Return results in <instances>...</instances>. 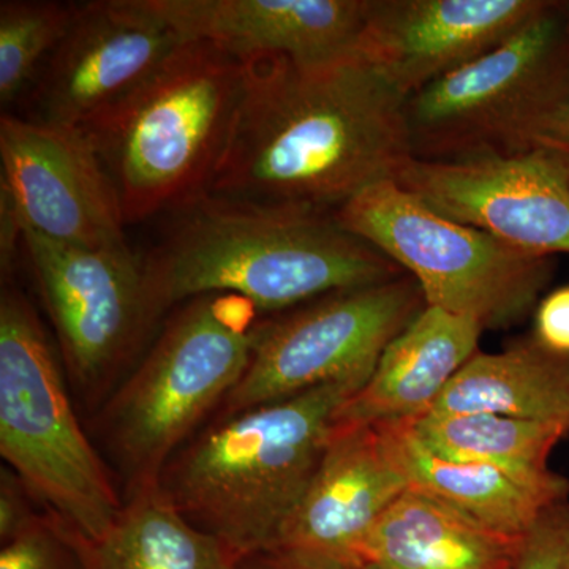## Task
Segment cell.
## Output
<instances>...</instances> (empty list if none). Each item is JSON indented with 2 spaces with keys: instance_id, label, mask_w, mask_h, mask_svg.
<instances>
[{
  "instance_id": "30",
  "label": "cell",
  "mask_w": 569,
  "mask_h": 569,
  "mask_svg": "<svg viewBox=\"0 0 569 569\" xmlns=\"http://www.w3.org/2000/svg\"><path fill=\"white\" fill-rule=\"evenodd\" d=\"M2 189L0 197V264H2V279L10 282L11 269H13L14 254L18 247L22 242V222L20 213H18L17 204L6 187Z\"/></svg>"
},
{
  "instance_id": "17",
  "label": "cell",
  "mask_w": 569,
  "mask_h": 569,
  "mask_svg": "<svg viewBox=\"0 0 569 569\" xmlns=\"http://www.w3.org/2000/svg\"><path fill=\"white\" fill-rule=\"evenodd\" d=\"M482 331L473 318L426 306L385 348L365 387L340 407L337 425L425 417L449 381L478 353Z\"/></svg>"
},
{
  "instance_id": "2",
  "label": "cell",
  "mask_w": 569,
  "mask_h": 569,
  "mask_svg": "<svg viewBox=\"0 0 569 569\" xmlns=\"http://www.w3.org/2000/svg\"><path fill=\"white\" fill-rule=\"evenodd\" d=\"M142 258L153 317L206 295L288 312L326 295L407 274L335 216L266 208L203 193L176 208Z\"/></svg>"
},
{
  "instance_id": "20",
  "label": "cell",
  "mask_w": 569,
  "mask_h": 569,
  "mask_svg": "<svg viewBox=\"0 0 569 569\" xmlns=\"http://www.w3.org/2000/svg\"><path fill=\"white\" fill-rule=\"evenodd\" d=\"M411 489L459 509L488 529L522 539L546 511L568 498H553L520 485L482 463L459 462L432 451L410 421L381 422Z\"/></svg>"
},
{
  "instance_id": "25",
  "label": "cell",
  "mask_w": 569,
  "mask_h": 569,
  "mask_svg": "<svg viewBox=\"0 0 569 569\" xmlns=\"http://www.w3.org/2000/svg\"><path fill=\"white\" fill-rule=\"evenodd\" d=\"M512 569H569V505H556L520 542Z\"/></svg>"
},
{
  "instance_id": "6",
  "label": "cell",
  "mask_w": 569,
  "mask_h": 569,
  "mask_svg": "<svg viewBox=\"0 0 569 569\" xmlns=\"http://www.w3.org/2000/svg\"><path fill=\"white\" fill-rule=\"evenodd\" d=\"M40 317L11 282L0 295V455L73 537L97 539L122 509L86 436Z\"/></svg>"
},
{
  "instance_id": "22",
  "label": "cell",
  "mask_w": 569,
  "mask_h": 569,
  "mask_svg": "<svg viewBox=\"0 0 569 569\" xmlns=\"http://www.w3.org/2000/svg\"><path fill=\"white\" fill-rule=\"evenodd\" d=\"M410 425L427 447L443 458L490 466L537 492L568 498L567 479L548 466L553 448L569 432L563 422L427 413Z\"/></svg>"
},
{
  "instance_id": "5",
  "label": "cell",
  "mask_w": 569,
  "mask_h": 569,
  "mask_svg": "<svg viewBox=\"0 0 569 569\" xmlns=\"http://www.w3.org/2000/svg\"><path fill=\"white\" fill-rule=\"evenodd\" d=\"M244 81L242 59L183 41L137 96L84 133L114 181L127 224L206 193Z\"/></svg>"
},
{
  "instance_id": "16",
  "label": "cell",
  "mask_w": 569,
  "mask_h": 569,
  "mask_svg": "<svg viewBox=\"0 0 569 569\" xmlns=\"http://www.w3.org/2000/svg\"><path fill=\"white\" fill-rule=\"evenodd\" d=\"M183 41L247 61L280 54L318 66L358 54L370 0H151Z\"/></svg>"
},
{
  "instance_id": "19",
  "label": "cell",
  "mask_w": 569,
  "mask_h": 569,
  "mask_svg": "<svg viewBox=\"0 0 569 569\" xmlns=\"http://www.w3.org/2000/svg\"><path fill=\"white\" fill-rule=\"evenodd\" d=\"M69 537L80 569H234L238 561L219 539L194 527L159 482L123 497L102 537Z\"/></svg>"
},
{
  "instance_id": "3",
  "label": "cell",
  "mask_w": 569,
  "mask_h": 569,
  "mask_svg": "<svg viewBox=\"0 0 569 569\" xmlns=\"http://www.w3.org/2000/svg\"><path fill=\"white\" fill-rule=\"evenodd\" d=\"M366 381H336L220 417L176 452L160 488L236 559L271 548L316 475L340 407Z\"/></svg>"
},
{
  "instance_id": "24",
  "label": "cell",
  "mask_w": 569,
  "mask_h": 569,
  "mask_svg": "<svg viewBox=\"0 0 569 569\" xmlns=\"http://www.w3.org/2000/svg\"><path fill=\"white\" fill-rule=\"evenodd\" d=\"M0 569H80L69 531L50 511L18 537L3 542Z\"/></svg>"
},
{
  "instance_id": "10",
  "label": "cell",
  "mask_w": 569,
  "mask_h": 569,
  "mask_svg": "<svg viewBox=\"0 0 569 569\" xmlns=\"http://www.w3.org/2000/svg\"><path fill=\"white\" fill-rule=\"evenodd\" d=\"M22 252L50 317L63 369L89 407L104 402L157 325L142 258L129 246L81 249L22 224Z\"/></svg>"
},
{
  "instance_id": "1",
  "label": "cell",
  "mask_w": 569,
  "mask_h": 569,
  "mask_svg": "<svg viewBox=\"0 0 569 569\" xmlns=\"http://www.w3.org/2000/svg\"><path fill=\"white\" fill-rule=\"evenodd\" d=\"M408 97L359 54L306 66L287 56L246 61L227 148L206 193L335 216L410 162Z\"/></svg>"
},
{
  "instance_id": "13",
  "label": "cell",
  "mask_w": 569,
  "mask_h": 569,
  "mask_svg": "<svg viewBox=\"0 0 569 569\" xmlns=\"http://www.w3.org/2000/svg\"><path fill=\"white\" fill-rule=\"evenodd\" d=\"M0 159L2 186L29 230L81 249L129 246L118 189L80 130L3 112Z\"/></svg>"
},
{
  "instance_id": "21",
  "label": "cell",
  "mask_w": 569,
  "mask_h": 569,
  "mask_svg": "<svg viewBox=\"0 0 569 569\" xmlns=\"http://www.w3.org/2000/svg\"><path fill=\"white\" fill-rule=\"evenodd\" d=\"M429 413L497 415L569 426V356L530 339L478 353L449 381Z\"/></svg>"
},
{
  "instance_id": "8",
  "label": "cell",
  "mask_w": 569,
  "mask_h": 569,
  "mask_svg": "<svg viewBox=\"0 0 569 569\" xmlns=\"http://www.w3.org/2000/svg\"><path fill=\"white\" fill-rule=\"evenodd\" d=\"M569 61V2H552L473 62L411 93V157L426 162L520 151Z\"/></svg>"
},
{
  "instance_id": "28",
  "label": "cell",
  "mask_w": 569,
  "mask_h": 569,
  "mask_svg": "<svg viewBox=\"0 0 569 569\" xmlns=\"http://www.w3.org/2000/svg\"><path fill=\"white\" fill-rule=\"evenodd\" d=\"M535 340L552 353L569 356V287L559 288L539 302Z\"/></svg>"
},
{
  "instance_id": "23",
  "label": "cell",
  "mask_w": 569,
  "mask_h": 569,
  "mask_svg": "<svg viewBox=\"0 0 569 569\" xmlns=\"http://www.w3.org/2000/svg\"><path fill=\"white\" fill-rule=\"evenodd\" d=\"M78 3L2 0L0 3V103L3 110L31 92L69 31Z\"/></svg>"
},
{
  "instance_id": "4",
  "label": "cell",
  "mask_w": 569,
  "mask_h": 569,
  "mask_svg": "<svg viewBox=\"0 0 569 569\" xmlns=\"http://www.w3.org/2000/svg\"><path fill=\"white\" fill-rule=\"evenodd\" d=\"M260 310L233 295L176 307L130 376L102 403L99 429L126 497L159 482L171 458L244 376Z\"/></svg>"
},
{
  "instance_id": "18",
  "label": "cell",
  "mask_w": 569,
  "mask_h": 569,
  "mask_svg": "<svg viewBox=\"0 0 569 569\" xmlns=\"http://www.w3.org/2000/svg\"><path fill=\"white\" fill-rule=\"evenodd\" d=\"M522 539L497 533L459 509L410 488L370 530L361 548V567L512 569Z\"/></svg>"
},
{
  "instance_id": "15",
  "label": "cell",
  "mask_w": 569,
  "mask_h": 569,
  "mask_svg": "<svg viewBox=\"0 0 569 569\" xmlns=\"http://www.w3.org/2000/svg\"><path fill=\"white\" fill-rule=\"evenodd\" d=\"M408 489L380 425L336 422L316 475L274 546L359 569L370 530Z\"/></svg>"
},
{
  "instance_id": "31",
  "label": "cell",
  "mask_w": 569,
  "mask_h": 569,
  "mask_svg": "<svg viewBox=\"0 0 569 569\" xmlns=\"http://www.w3.org/2000/svg\"><path fill=\"white\" fill-rule=\"evenodd\" d=\"M359 569H378V568H376V567H370V565H362V567H361V568H359Z\"/></svg>"
},
{
  "instance_id": "26",
  "label": "cell",
  "mask_w": 569,
  "mask_h": 569,
  "mask_svg": "<svg viewBox=\"0 0 569 569\" xmlns=\"http://www.w3.org/2000/svg\"><path fill=\"white\" fill-rule=\"evenodd\" d=\"M522 149H542L569 164V61L545 107L523 134Z\"/></svg>"
},
{
  "instance_id": "9",
  "label": "cell",
  "mask_w": 569,
  "mask_h": 569,
  "mask_svg": "<svg viewBox=\"0 0 569 569\" xmlns=\"http://www.w3.org/2000/svg\"><path fill=\"white\" fill-rule=\"evenodd\" d=\"M410 274L326 295L258 326L252 358L220 417L336 381L369 380L385 348L426 307Z\"/></svg>"
},
{
  "instance_id": "7",
  "label": "cell",
  "mask_w": 569,
  "mask_h": 569,
  "mask_svg": "<svg viewBox=\"0 0 569 569\" xmlns=\"http://www.w3.org/2000/svg\"><path fill=\"white\" fill-rule=\"evenodd\" d=\"M335 219L413 277L427 306L473 318L485 329L527 317L552 277V257L448 219L396 181L369 187Z\"/></svg>"
},
{
  "instance_id": "27",
  "label": "cell",
  "mask_w": 569,
  "mask_h": 569,
  "mask_svg": "<svg viewBox=\"0 0 569 569\" xmlns=\"http://www.w3.org/2000/svg\"><path fill=\"white\" fill-rule=\"evenodd\" d=\"M32 500H37V497L26 482L10 467L2 466L0 470V538L3 542L18 537L47 515L48 511L40 515L36 509V501Z\"/></svg>"
},
{
  "instance_id": "12",
  "label": "cell",
  "mask_w": 569,
  "mask_h": 569,
  "mask_svg": "<svg viewBox=\"0 0 569 569\" xmlns=\"http://www.w3.org/2000/svg\"><path fill=\"white\" fill-rule=\"evenodd\" d=\"M407 192L456 220L539 257L569 253V164L542 149L426 162L396 178Z\"/></svg>"
},
{
  "instance_id": "11",
  "label": "cell",
  "mask_w": 569,
  "mask_h": 569,
  "mask_svg": "<svg viewBox=\"0 0 569 569\" xmlns=\"http://www.w3.org/2000/svg\"><path fill=\"white\" fill-rule=\"evenodd\" d=\"M182 43L151 0L78 3L29 92V119L88 133L137 96Z\"/></svg>"
},
{
  "instance_id": "29",
  "label": "cell",
  "mask_w": 569,
  "mask_h": 569,
  "mask_svg": "<svg viewBox=\"0 0 569 569\" xmlns=\"http://www.w3.org/2000/svg\"><path fill=\"white\" fill-rule=\"evenodd\" d=\"M234 569H343L299 550L271 546L241 557Z\"/></svg>"
},
{
  "instance_id": "14",
  "label": "cell",
  "mask_w": 569,
  "mask_h": 569,
  "mask_svg": "<svg viewBox=\"0 0 569 569\" xmlns=\"http://www.w3.org/2000/svg\"><path fill=\"white\" fill-rule=\"evenodd\" d=\"M549 0H370L358 54L407 97L492 51Z\"/></svg>"
}]
</instances>
